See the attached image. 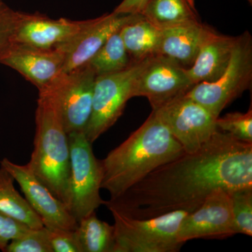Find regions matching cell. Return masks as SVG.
Here are the masks:
<instances>
[{"label": "cell", "mask_w": 252, "mask_h": 252, "mask_svg": "<svg viewBox=\"0 0 252 252\" xmlns=\"http://www.w3.org/2000/svg\"><path fill=\"white\" fill-rule=\"evenodd\" d=\"M246 187H252V143L217 130L196 152L160 165L104 205L144 220L172 212H193L217 189Z\"/></svg>", "instance_id": "6da1fadb"}, {"label": "cell", "mask_w": 252, "mask_h": 252, "mask_svg": "<svg viewBox=\"0 0 252 252\" xmlns=\"http://www.w3.org/2000/svg\"><path fill=\"white\" fill-rule=\"evenodd\" d=\"M185 153L152 111L145 122L103 160L101 189L110 200L120 197L160 165Z\"/></svg>", "instance_id": "7a4b0ae2"}, {"label": "cell", "mask_w": 252, "mask_h": 252, "mask_svg": "<svg viewBox=\"0 0 252 252\" xmlns=\"http://www.w3.org/2000/svg\"><path fill=\"white\" fill-rule=\"evenodd\" d=\"M34 148L28 165L69 210L70 149L54 85L39 91Z\"/></svg>", "instance_id": "3957f363"}, {"label": "cell", "mask_w": 252, "mask_h": 252, "mask_svg": "<svg viewBox=\"0 0 252 252\" xmlns=\"http://www.w3.org/2000/svg\"><path fill=\"white\" fill-rule=\"evenodd\" d=\"M107 207L114 220L113 252H177L183 246L179 240L178 232L189 212H172L141 220Z\"/></svg>", "instance_id": "277c9868"}, {"label": "cell", "mask_w": 252, "mask_h": 252, "mask_svg": "<svg viewBox=\"0 0 252 252\" xmlns=\"http://www.w3.org/2000/svg\"><path fill=\"white\" fill-rule=\"evenodd\" d=\"M252 39L248 31L237 36L231 58L224 72L216 81L195 84L185 94L201 104L214 117L251 88Z\"/></svg>", "instance_id": "5b68a950"}, {"label": "cell", "mask_w": 252, "mask_h": 252, "mask_svg": "<svg viewBox=\"0 0 252 252\" xmlns=\"http://www.w3.org/2000/svg\"><path fill=\"white\" fill-rule=\"evenodd\" d=\"M150 59L133 63L119 72L96 77L92 113L84 131L91 143L109 130L122 115L127 101L133 97L136 79Z\"/></svg>", "instance_id": "8992f818"}, {"label": "cell", "mask_w": 252, "mask_h": 252, "mask_svg": "<svg viewBox=\"0 0 252 252\" xmlns=\"http://www.w3.org/2000/svg\"><path fill=\"white\" fill-rule=\"evenodd\" d=\"M68 140L70 149L69 209L78 222L105 202L99 195L102 169L84 132L69 134Z\"/></svg>", "instance_id": "52a82bcc"}, {"label": "cell", "mask_w": 252, "mask_h": 252, "mask_svg": "<svg viewBox=\"0 0 252 252\" xmlns=\"http://www.w3.org/2000/svg\"><path fill=\"white\" fill-rule=\"evenodd\" d=\"M153 112L181 144L185 153L196 152L219 130L217 118L185 94Z\"/></svg>", "instance_id": "ba28073f"}, {"label": "cell", "mask_w": 252, "mask_h": 252, "mask_svg": "<svg viewBox=\"0 0 252 252\" xmlns=\"http://www.w3.org/2000/svg\"><path fill=\"white\" fill-rule=\"evenodd\" d=\"M193 86L186 68L158 55L149 60L136 79L133 97H146L154 110L185 95Z\"/></svg>", "instance_id": "9c48e42d"}, {"label": "cell", "mask_w": 252, "mask_h": 252, "mask_svg": "<svg viewBox=\"0 0 252 252\" xmlns=\"http://www.w3.org/2000/svg\"><path fill=\"white\" fill-rule=\"evenodd\" d=\"M235 234L230 190L219 188L209 194L198 208L186 215L178 238L185 244L193 239H222Z\"/></svg>", "instance_id": "30bf717a"}, {"label": "cell", "mask_w": 252, "mask_h": 252, "mask_svg": "<svg viewBox=\"0 0 252 252\" xmlns=\"http://www.w3.org/2000/svg\"><path fill=\"white\" fill-rule=\"evenodd\" d=\"M0 166L14 177L44 226L49 229L76 230L77 220L66 205L33 173L28 164L18 165L5 158L0 161Z\"/></svg>", "instance_id": "8fae6325"}, {"label": "cell", "mask_w": 252, "mask_h": 252, "mask_svg": "<svg viewBox=\"0 0 252 252\" xmlns=\"http://www.w3.org/2000/svg\"><path fill=\"white\" fill-rule=\"evenodd\" d=\"M97 75L89 65L61 74L52 83L61 104L67 135L84 132L92 113Z\"/></svg>", "instance_id": "7c38bea8"}, {"label": "cell", "mask_w": 252, "mask_h": 252, "mask_svg": "<svg viewBox=\"0 0 252 252\" xmlns=\"http://www.w3.org/2000/svg\"><path fill=\"white\" fill-rule=\"evenodd\" d=\"M0 63L17 71L39 91L63 74L64 55L56 49H38L11 42L0 53Z\"/></svg>", "instance_id": "4fadbf2b"}, {"label": "cell", "mask_w": 252, "mask_h": 252, "mask_svg": "<svg viewBox=\"0 0 252 252\" xmlns=\"http://www.w3.org/2000/svg\"><path fill=\"white\" fill-rule=\"evenodd\" d=\"M134 16L135 14H120L113 11L94 18L85 29L57 46L56 49L64 55L63 74L86 65L109 36L119 31Z\"/></svg>", "instance_id": "5bb4252c"}, {"label": "cell", "mask_w": 252, "mask_h": 252, "mask_svg": "<svg viewBox=\"0 0 252 252\" xmlns=\"http://www.w3.org/2000/svg\"><path fill=\"white\" fill-rule=\"evenodd\" d=\"M93 19L74 21L52 19L44 15L30 14L18 28L11 42L41 49H54L89 26Z\"/></svg>", "instance_id": "9a60e30c"}, {"label": "cell", "mask_w": 252, "mask_h": 252, "mask_svg": "<svg viewBox=\"0 0 252 252\" xmlns=\"http://www.w3.org/2000/svg\"><path fill=\"white\" fill-rule=\"evenodd\" d=\"M237 36L220 34L210 28L191 67L186 69L194 85L216 81L224 72L231 58Z\"/></svg>", "instance_id": "2e32d148"}, {"label": "cell", "mask_w": 252, "mask_h": 252, "mask_svg": "<svg viewBox=\"0 0 252 252\" xmlns=\"http://www.w3.org/2000/svg\"><path fill=\"white\" fill-rule=\"evenodd\" d=\"M210 28L198 22L161 30L159 55L186 69L191 67Z\"/></svg>", "instance_id": "e0dca14e"}, {"label": "cell", "mask_w": 252, "mask_h": 252, "mask_svg": "<svg viewBox=\"0 0 252 252\" xmlns=\"http://www.w3.org/2000/svg\"><path fill=\"white\" fill-rule=\"evenodd\" d=\"M119 32L132 62L159 55L162 31L140 14H135Z\"/></svg>", "instance_id": "ac0fdd59"}, {"label": "cell", "mask_w": 252, "mask_h": 252, "mask_svg": "<svg viewBox=\"0 0 252 252\" xmlns=\"http://www.w3.org/2000/svg\"><path fill=\"white\" fill-rule=\"evenodd\" d=\"M140 14L160 30L200 22L194 0H149Z\"/></svg>", "instance_id": "d6986e66"}, {"label": "cell", "mask_w": 252, "mask_h": 252, "mask_svg": "<svg viewBox=\"0 0 252 252\" xmlns=\"http://www.w3.org/2000/svg\"><path fill=\"white\" fill-rule=\"evenodd\" d=\"M14 179L0 166V212L17 220L30 228L44 227L41 219L14 187Z\"/></svg>", "instance_id": "ffe728a7"}, {"label": "cell", "mask_w": 252, "mask_h": 252, "mask_svg": "<svg viewBox=\"0 0 252 252\" xmlns=\"http://www.w3.org/2000/svg\"><path fill=\"white\" fill-rule=\"evenodd\" d=\"M81 252H113L114 226L99 220L95 212L78 221L74 230Z\"/></svg>", "instance_id": "44dd1931"}, {"label": "cell", "mask_w": 252, "mask_h": 252, "mask_svg": "<svg viewBox=\"0 0 252 252\" xmlns=\"http://www.w3.org/2000/svg\"><path fill=\"white\" fill-rule=\"evenodd\" d=\"M119 31L120 30L109 36L88 63L87 65L92 68L96 75L119 72L135 63L127 54Z\"/></svg>", "instance_id": "7402d4cb"}, {"label": "cell", "mask_w": 252, "mask_h": 252, "mask_svg": "<svg viewBox=\"0 0 252 252\" xmlns=\"http://www.w3.org/2000/svg\"><path fill=\"white\" fill-rule=\"evenodd\" d=\"M237 234L252 236V187L230 190Z\"/></svg>", "instance_id": "603a6c76"}, {"label": "cell", "mask_w": 252, "mask_h": 252, "mask_svg": "<svg viewBox=\"0 0 252 252\" xmlns=\"http://www.w3.org/2000/svg\"><path fill=\"white\" fill-rule=\"evenodd\" d=\"M217 129L241 142L252 143V105L245 113L232 112L216 120Z\"/></svg>", "instance_id": "cb8c5ba5"}, {"label": "cell", "mask_w": 252, "mask_h": 252, "mask_svg": "<svg viewBox=\"0 0 252 252\" xmlns=\"http://www.w3.org/2000/svg\"><path fill=\"white\" fill-rule=\"evenodd\" d=\"M5 252H53L46 227L32 229L10 242Z\"/></svg>", "instance_id": "d4e9b609"}, {"label": "cell", "mask_w": 252, "mask_h": 252, "mask_svg": "<svg viewBox=\"0 0 252 252\" xmlns=\"http://www.w3.org/2000/svg\"><path fill=\"white\" fill-rule=\"evenodd\" d=\"M30 14L10 9L6 4L0 7V53L9 44L13 36Z\"/></svg>", "instance_id": "484cf974"}, {"label": "cell", "mask_w": 252, "mask_h": 252, "mask_svg": "<svg viewBox=\"0 0 252 252\" xmlns=\"http://www.w3.org/2000/svg\"><path fill=\"white\" fill-rule=\"evenodd\" d=\"M29 229L27 225L0 212V250L5 252L10 242Z\"/></svg>", "instance_id": "4316f807"}, {"label": "cell", "mask_w": 252, "mask_h": 252, "mask_svg": "<svg viewBox=\"0 0 252 252\" xmlns=\"http://www.w3.org/2000/svg\"><path fill=\"white\" fill-rule=\"evenodd\" d=\"M49 231L53 252H81L74 230L49 229Z\"/></svg>", "instance_id": "83f0119b"}, {"label": "cell", "mask_w": 252, "mask_h": 252, "mask_svg": "<svg viewBox=\"0 0 252 252\" xmlns=\"http://www.w3.org/2000/svg\"><path fill=\"white\" fill-rule=\"evenodd\" d=\"M149 0H123L114 9V12L120 14H140Z\"/></svg>", "instance_id": "f1b7e54d"}, {"label": "cell", "mask_w": 252, "mask_h": 252, "mask_svg": "<svg viewBox=\"0 0 252 252\" xmlns=\"http://www.w3.org/2000/svg\"><path fill=\"white\" fill-rule=\"evenodd\" d=\"M4 3L3 2L2 0H0V7H1V6H4Z\"/></svg>", "instance_id": "f546056e"}, {"label": "cell", "mask_w": 252, "mask_h": 252, "mask_svg": "<svg viewBox=\"0 0 252 252\" xmlns=\"http://www.w3.org/2000/svg\"><path fill=\"white\" fill-rule=\"evenodd\" d=\"M248 1H249V3H250V4L252 5V0H248Z\"/></svg>", "instance_id": "4dcf8cb0"}]
</instances>
